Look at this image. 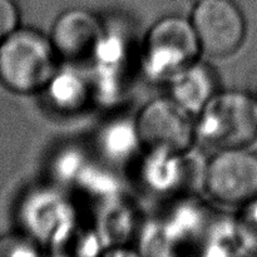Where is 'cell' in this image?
<instances>
[{"instance_id":"cell-1","label":"cell","mask_w":257,"mask_h":257,"mask_svg":"<svg viewBox=\"0 0 257 257\" xmlns=\"http://www.w3.org/2000/svg\"><path fill=\"white\" fill-rule=\"evenodd\" d=\"M52 40L34 28H17L0 44V83L17 94L42 93L58 72Z\"/></svg>"},{"instance_id":"cell-2","label":"cell","mask_w":257,"mask_h":257,"mask_svg":"<svg viewBox=\"0 0 257 257\" xmlns=\"http://www.w3.org/2000/svg\"><path fill=\"white\" fill-rule=\"evenodd\" d=\"M197 141L216 152L257 142V97L241 90L217 92L196 115Z\"/></svg>"},{"instance_id":"cell-3","label":"cell","mask_w":257,"mask_h":257,"mask_svg":"<svg viewBox=\"0 0 257 257\" xmlns=\"http://www.w3.org/2000/svg\"><path fill=\"white\" fill-rule=\"evenodd\" d=\"M202 53L191 19L166 15L148 30L143 43V67L155 79H170L197 62Z\"/></svg>"},{"instance_id":"cell-4","label":"cell","mask_w":257,"mask_h":257,"mask_svg":"<svg viewBox=\"0 0 257 257\" xmlns=\"http://www.w3.org/2000/svg\"><path fill=\"white\" fill-rule=\"evenodd\" d=\"M135 127L148 152L185 155L197 141L196 115L170 95L148 102L136 117Z\"/></svg>"},{"instance_id":"cell-5","label":"cell","mask_w":257,"mask_h":257,"mask_svg":"<svg viewBox=\"0 0 257 257\" xmlns=\"http://www.w3.org/2000/svg\"><path fill=\"white\" fill-rule=\"evenodd\" d=\"M206 192L221 205L243 207L257 200V155L248 148L218 151L203 176Z\"/></svg>"},{"instance_id":"cell-6","label":"cell","mask_w":257,"mask_h":257,"mask_svg":"<svg viewBox=\"0 0 257 257\" xmlns=\"http://www.w3.org/2000/svg\"><path fill=\"white\" fill-rule=\"evenodd\" d=\"M191 23L202 53L227 58L243 44L247 24L240 7L232 0H203L195 4Z\"/></svg>"},{"instance_id":"cell-7","label":"cell","mask_w":257,"mask_h":257,"mask_svg":"<svg viewBox=\"0 0 257 257\" xmlns=\"http://www.w3.org/2000/svg\"><path fill=\"white\" fill-rule=\"evenodd\" d=\"M49 38L58 57L68 62H82L95 57L104 34L94 14L73 8L55 19Z\"/></svg>"},{"instance_id":"cell-8","label":"cell","mask_w":257,"mask_h":257,"mask_svg":"<svg viewBox=\"0 0 257 257\" xmlns=\"http://www.w3.org/2000/svg\"><path fill=\"white\" fill-rule=\"evenodd\" d=\"M170 97L197 115L218 92V78L211 65L195 62L168 79Z\"/></svg>"},{"instance_id":"cell-9","label":"cell","mask_w":257,"mask_h":257,"mask_svg":"<svg viewBox=\"0 0 257 257\" xmlns=\"http://www.w3.org/2000/svg\"><path fill=\"white\" fill-rule=\"evenodd\" d=\"M42 93L49 104L60 113H75L88 102L89 89L82 75L70 70H58Z\"/></svg>"},{"instance_id":"cell-10","label":"cell","mask_w":257,"mask_h":257,"mask_svg":"<svg viewBox=\"0 0 257 257\" xmlns=\"http://www.w3.org/2000/svg\"><path fill=\"white\" fill-rule=\"evenodd\" d=\"M183 155H172L163 152H150V162L145 172L146 181L155 190L167 191L173 188L180 177L181 157Z\"/></svg>"},{"instance_id":"cell-11","label":"cell","mask_w":257,"mask_h":257,"mask_svg":"<svg viewBox=\"0 0 257 257\" xmlns=\"http://www.w3.org/2000/svg\"><path fill=\"white\" fill-rule=\"evenodd\" d=\"M103 145L112 155L115 156H122L123 153H127L133 150V147L136 146H141L135 123L125 125H113L107 137L104 136Z\"/></svg>"},{"instance_id":"cell-12","label":"cell","mask_w":257,"mask_h":257,"mask_svg":"<svg viewBox=\"0 0 257 257\" xmlns=\"http://www.w3.org/2000/svg\"><path fill=\"white\" fill-rule=\"evenodd\" d=\"M20 12L15 0H0V44L19 28Z\"/></svg>"},{"instance_id":"cell-13","label":"cell","mask_w":257,"mask_h":257,"mask_svg":"<svg viewBox=\"0 0 257 257\" xmlns=\"http://www.w3.org/2000/svg\"><path fill=\"white\" fill-rule=\"evenodd\" d=\"M37 255L34 245L24 236H4L0 238V256Z\"/></svg>"},{"instance_id":"cell-14","label":"cell","mask_w":257,"mask_h":257,"mask_svg":"<svg viewBox=\"0 0 257 257\" xmlns=\"http://www.w3.org/2000/svg\"><path fill=\"white\" fill-rule=\"evenodd\" d=\"M188 2L193 3V4H197V3H201V2H203V0H188Z\"/></svg>"}]
</instances>
